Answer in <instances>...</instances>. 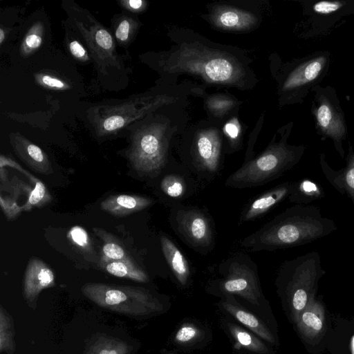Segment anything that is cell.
<instances>
[{
  "label": "cell",
  "instance_id": "7",
  "mask_svg": "<svg viewBox=\"0 0 354 354\" xmlns=\"http://www.w3.org/2000/svg\"><path fill=\"white\" fill-rule=\"evenodd\" d=\"M223 277L220 289L239 295L253 305L260 304L261 292L255 263L245 254H236L221 264Z\"/></svg>",
  "mask_w": 354,
  "mask_h": 354
},
{
  "label": "cell",
  "instance_id": "17",
  "mask_svg": "<svg viewBox=\"0 0 354 354\" xmlns=\"http://www.w3.org/2000/svg\"><path fill=\"white\" fill-rule=\"evenodd\" d=\"M153 203L151 198L129 194L112 195L101 202L100 209L115 216H125L143 210Z\"/></svg>",
  "mask_w": 354,
  "mask_h": 354
},
{
  "label": "cell",
  "instance_id": "8",
  "mask_svg": "<svg viewBox=\"0 0 354 354\" xmlns=\"http://www.w3.org/2000/svg\"><path fill=\"white\" fill-rule=\"evenodd\" d=\"M170 223L174 231L189 247L207 252L213 245V228L207 214L201 209L177 206L171 209Z\"/></svg>",
  "mask_w": 354,
  "mask_h": 354
},
{
  "label": "cell",
  "instance_id": "27",
  "mask_svg": "<svg viewBox=\"0 0 354 354\" xmlns=\"http://www.w3.org/2000/svg\"><path fill=\"white\" fill-rule=\"evenodd\" d=\"M0 350L8 353L14 351L12 322L2 307L0 311Z\"/></svg>",
  "mask_w": 354,
  "mask_h": 354
},
{
  "label": "cell",
  "instance_id": "40",
  "mask_svg": "<svg viewBox=\"0 0 354 354\" xmlns=\"http://www.w3.org/2000/svg\"><path fill=\"white\" fill-rule=\"evenodd\" d=\"M123 4L131 10L140 11L144 8L145 2L142 0H128L123 1Z\"/></svg>",
  "mask_w": 354,
  "mask_h": 354
},
{
  "label": "cell",
  "instance_id": "1",
  "mask_svg": "<svg viewBox=\"0 0 354 354\" xmlns=\"http://www.w3.org/2000/svg\"><path fill=\"white\" fill-rule=\"evenodd\" d=\"M337 227L313 205H295L245 237L241 246L251 252L272 251L313 242L328 236Z\"/></svg>",
  "mask_w": 354,
  "mask_h": 354
},
{
  "label": "cell",
  "instance_id": "36",
  "mask_svg": "<svg viewBox=\"0 0 354 354\" xmlns=\"http://www.w3.org/2000/svg\"><path fill=\"white\" fill-rule=\"evenodd\" d=\"M38 30L32 29L25 37L24 46L27 50H35L41 46L42 37Z\"/></svg>",
  "mask_w": 354,
  "mask_h": 354
},
{
  "label": "cell",
  "instance_id": "30",
  "mask_svg": "<svg viewBox=\"0 0 354 354\" xmlns=\"http://www.w3.org/2000/svg\"><path fill=\"white\" fill-rule=\"evenodd\" d=\"M201 335L202 332L198 327L191 324H186L176 332L175 341L180 344H186L199 338Z\"/></svg>",
  "mask_w": 354,
  "mask_h": 354
},
{
  "label": "cell",
  "instance_id": "3",
  "mask_svg": "<svg viewBox=\"0 0 354 354\" xmlns=\"http://www.w3.org/2000/svg\"><path fill=\"white\" fill-rule=\"evenodd\" d=\"M81 290L100 307L127 315L145 316L162 310L158 299L140 287L86 283Z\"/></svg>",
  "mask_w": 354,
  "mask_h": 354
},
{
  "label": "cell",
  "instance_id": "4",
  "mask_svg": "<svg viewBox=\"0 0 354 354\" xmlns=\"http://www.w3.org/2000/svg\"><path fill=\"white\" fill-rule=\"evenodd\" d=\"M324 273L320 255L315 251L281 265L279 276L284 283L293 321L315 297L318 281Z\"/></svg>",
  "mask_w": 354,
  "mask_h": 354
},
{
  "label": "cell",
  "instance_id": "28",
  "mask_svg": "<svg viewBox=\"0 0 354 354\" xmlns=\"http://www.w3.org/2000/svg\"><path fill=\"white\" fill-rule=\"evenodd\" d=\"M160 187L166 195L171 198H180L185 192V181L174 174L165 176L161 181Z\"/></svg>",
  "mask_w": 354,
  "mask_h": 354
},
{
  "label": "cell",
  "instance_id": "18",
  "mask_svg": "<svg viewBox=\"0 0 354 354\" xmlns=\"http://www.w3.org/2000/svg\"><path fill=\"white\" fill-rule=\"evenodd\" d=\"M212 19L217 27L232 30H245L257 23V19L252 13L223 6L218 7L214 11Z\"/></svg>",
  "mask_w": 354,
  "mask_h": 354
},
{
  "label": "cell",
  "instance_id": "19",
  "mask_svg": "<svg viewBox=\"0 0 354 354\" xmlns=\"http://www.w3.org/2000/svg\"><path fill=\"white\" fill-rule=\"evenodd\" d=\"M221 306L239 322L258 335V336L271 344L275 343L273 335L264 323L255 315L240 306L233 299L232 297H227L225 300L222 301Z\"/></svg>",
  "mask_w": 354,
  "mask_h": 354
},
{
  "label": "cell",
  "instance_id": "38",
  "mask_svg": "<svg viewBox=\"0 0 354 354\" xmlns=\"http://www.w3.org/2000/svg\"><path fill=\"white\" fill-rule=\"evenodd\" d=\"M40 81L44 85L49 88L62 89L67 86L64 82L50 75H41Z\"/></svg>",
  "mask_w": 354,
  "mask_h": 354
},
{
  "label": "cell",
  "instance_id": "6",
  "mask_svg": "<svg viewBox=\"0 0 354 354\" xmlns=\"http://www.w3.org/2000/svg\"><path fill=\"white\" fill-rule=\"evenodd\" d=\"M166 129L162 123H151L137 130L133 135L128 158L138 173L153 176L165 166L167 148Z\"/></svg>",
  "mask_w": 354,
  "mask_h": 354
},
{
  "label": "cell",
  "instance_id": "33",
  "mask_svg": "<svg viewBox=\"0 0 354 354\" xmlns=\"http://www.w3.org/2000/svg\"><path fill=\"white\" fill-rule=\"evenodd\" d=\"M94 41L102 50L110 51L113 48V40L110 33L104 28H98L94 35Z\"/></svg>",
  "mask_w": 354,
  "mask_h": 354
},
{
  "label": "cell",
  "instance_id": "2",
  "mask_svg": "<svg viewBox=\"0 0 354 354\" xmlns=\"http://www.w3.org/2000/svg\"><path fill=\"white\" fill-rule=\"evenodd\" d=\"M304 149L284 142L270 145L261 155L250 159L230 174L225 185L243 189L265 185L282 176L300 160Z\"/></svg>",
  "mask_w": 354,
  "mask_h": 354
},
{
  "label": "cell",
  "instance_id": "16",
  "mask_svg": "<svg viewBox=\"0 0 354 354\" xmlns=\"http://www.w3.org/2000/svg\"><path fill=\"white\" fill-rule=\"evenodd\" d=\"M292 188V183L286 182L259 196L244 209L241 222L250 221L262 216L288 196Z\"/></svg>",
  "mask_w": 354,
  "mask_h": 354
},
{
  "label": "cell",
  "instance_id": "11",
  "mask_svg": "<svg viewBox=\"0 0 354 354\" xmlns=\"http://www.w3.org/2000/svg\"><path fill=\"white\" fill-rule=\"evenodd\" d=\"M55 286V275L43 261L31 258L27 265L24 281L25 299L32 302L41 290Z\"/></svg>",
  "mask_w": 354,
  "mask_h": 354
},
{
  "label": "cell",
  "instance_id": "10",
  "mask_svg": "<svg viewBox=\"0 0 354 354\" xmlns=\"http://www.w3.org/2000/svg\"><path fill=\"white\" fill-rule=\"evenodd\" d=\"M314 113L322 133L334 140L337 151L344 157L342 141L346 136V127L342 112L328 99L322 97Z\"/></svg>",
  "mask_w": 354,
  "mask_h": 354
},
{
  "label": "cell",
  "instance_id": "24",
  "mask_svg": "<svg viewBox=\"0 0 354 354\" xmlns=\"http://www.w3.org/2000/svg\"><path fill=\"white\" fill-rule=\"evenodd\" d=\"M131 350V347L120 339L100 335L91 342L84 354H129Z\"/></svg>",
  "mask_w": 354,
  "mask_h": 354
},
{
  "label": "cell",
  "instance_id": "14",
  "mask_svg": "<svg viewBox=\"0 0 354 354\" xmlns=\"http://www.w3.org/2000/svg\"><path fill=\"white\" fill-rule=\"evenodd\" d=\"M300 333L308 340L320 337L325 328V310L323 304L313 297L294 319Z\"/></svg>",
  "mask_w": 354,
  "mask_h": 354
},
{
  "label": "cell",
  "instance_id": "21",
  "mask_svg": "<svg viewBox=\"0 0 354 354\" xmlns=\"http://www.w3.org/2000/svg\"><path fill=\"white\" fill-rule=\"evenodd\" d=\"M325 64L326 58L323 56L302 64L289 75L283 84V90L295 89L313 82L319 77Z\"/></svg>",
  "mask_w": 354,
  "mask_h": 354
},
{
  "label": "cell",
  "instance_id": "15",
  "mask_svg": "<svg viewBox=\"0 0 354 354\" xmlns=\"http://www.w3.org/2000/svg\"><path fill=\"white\" fill-rule=\"evenodd\" d=\"M11 138L16 154L29 167L41 174L53 173L50 160L40 147L17 134H12Z\"/></svg>",
  "mask_w": 354,
  "mask_h": 354
},
{
  "label": "cell",
  "instance_id": "9",
  "mask_svg": "<svg viewBox=\"0 0 354 354\" xmlns=\"http://www.w3.org/2000/svg\"><path fill=\"white\" fill-rule=\"evenodd\" d=\"M164 97L153 100H135L120 106H107L102 111L101 118L97 122L100 135L113 133L145 115L165 101Z\"/></svg>",
  "mask_w": 354,
  "mask_h": 354
},
{
  "label": "cell",
  "instance_id": "32",
  "mask_svg": "<svg viewBox=\"0 0 354 354\" xmlns=\"http://www.w3.org/2000/svg\"><path fill=\"white\" fill-rule=\"evenodd\" d=\"M234 104V102L232 99L223 96L212 97L207 102L209 109L216 115L224 114Z\"/></svg>",
  "mask_w": 354,
  "mask_h": 354
},
{
  "label": "cell",
  "instance_id": "22",
  "mask_svg": "<svg viewBox=\"0 0 354 354\" xmlns=\"http://www.w3.org/2000/svg\"><path fill=\"white\" fill-rule=\"evenodd\" d=\"M93 230L103 242L100 265L113 261H133L127 254L122 243L113 234L100 227H94Z\"/></svg>",
  "mask_w": 354,
  "mask_h": 354
},
{
  "label": "cell",
  "instance_id": "31",
  "mask_svg": "<svg viewBox=\"0 0 354 354\" xmlns=\"http://www.w3.org/2000/svg\"><path fill=\"white\" fill-rule=\"evenodd\" d=\"M68 238L73 245L81 250L88 251L90 250L89 236L84 228L78 225L73 226L68 233Z\"/></svg>",
  "mask_w": 354,
  "mask_h": 354
},
{
  "label": "cell",
  "instance_id": "13",
  "mask_svg": "<svg viewBox=\"0 0 354 354\" xmlns=\"http://www.w3.org/2000/svg\"><path fill=\"white\" fill-rule=\"evenodd\" d=\"M322 171L330 184L339 193L347 194L354 205V151L350 146L346 157V166L339 169H332L325 159L320 156Z\"/></svg>",
  "mask_w": 354,
  "mask_h": 354
},
{
  "label": "cell",
  "instance_id": "37",
  "mask_svg": "<svg viewBox=\"0 0 354 354\" xmlns=\"http://www.w3.org/2000/svg\"><path fill=\"white\" fill-rule=\"evenodd\" d=\"M225 133L230 140L235 141L240 136L241 127L236 118H232L228 121L223 127Z\"/></svg>",
  "mask_w": 354,
  "mask_h": 354
},
{
  "label": "cell",
  "instance_id": "25",
  "mask_svg": "<svg viewBox=\"0 0 354 354\" xmlns=\"http://www.w3.org/2000/svg\"><path fill=\"white\" fill-rule=\"evenodd\" d=\"M109 274L121 278L145 283L148 281L147 273L138 267L133 261H113L100 265Z\"/></svg>",
  "mask_w": 354,
  "mask_h": 354
},
{
  "label": "cell",
  "instance_id": "26",
  "mask_svg": "<svg viewBox=\"0 0 354 354\" xmlns=\"http://www.w3.org/2000/svg\"><path fill=\"white\" fill-rule=\"evenodd\" d=\"M227 327L232 337L241 347L259 354L269 353L266 345L253 334L234 324H228Z\"/></svg>",
  "mask_w": 354,
  "mask_h": 354
},
{
  "label": "cell",
  "instance_id": "12",
  "mask_svg": "<svg viewBox=\"0 0 354 354\" xmlns=\"http://www.w3.org/2000/svg\"><path fill=\"white\" fill-rule=\"evenodd\" d=\"M196 153L203 169L210 173L217 171L221 156V138L216 130L205 129L198 134Z\"/></svg>",
  "mask_w": 354,
  "mask_h": 354
},
{
  "label": "cell",
  "instance_id": "29",
  "mask_svg": "<svg viewBox=\"0 0 354 354\" xmlns=\"http://www.w3.org/2000/svg\"><path fill=\"white\" fill-rule=\"evenodd\" d=\"M51 199L50 195L48 192L45 185L39 180L35 181L34 189L31 192L28 201L24 205L23 209L26 211L32 207H40L48 203Z\"/></svg>",
  "mask_w": 354,
  "mask_h": 354
},
{
  "label": "cell",
  "instance_id": "20",
  "mask_svg": "<svg viewBox=\"0 0 354 354\" xmlns=\"http://www.w3.org/2000/svg\"><path fill=\"white\" fill-rule=\"evenodd\" d=\"M160 243L169 268L178 282L185 286L190 277V269L185 257L167 236H160Z\"/></svg>",
  "mask_w": 354,
  "mask_h": 354
},
{
  "label": "cell",
  "instance_id": "34",
  "mask_svg": "<svg viewBox=\"0 0 354 354\" xmlns=\"http://www.w3.org/2000/svg\"><path fill=\"white\" fill-rule=\"evenodd\" d=\"M133 22L131 19L124 18L118 24L115 33L120 42H125L129 39L133 28Z\"/></svg>",
  "mask_w": 354,
  "mask_h": 354
},
{
  "label": "cell",
  "instance_id": "39",
  "mask_svg": "<svg viewBox=\"0 0 354 354\" xmlns=\"http://www.w3.org/2000/svg\"><path fill=\"white\" fill-rule=\"evenodd\" d=\"M69 49L71 54L77 59L85 60L88 58L86 50L78 41H72Z\"/></svg>",
  "mask_w": 354,
  "mask_h": 354
},
{
  "label": "cell",
  "instance_id": "35",
  "mask_svg": "<svg viewBox=\"0 0 354 354\" xmlns=\"http://www.w3.org/2000/svg\"><path fill=\"white\" fill-rule=\"evenodd\" d=\"M344 4L342 1H322L315 3L313 8L317 13L326 15L338 10Z\"/></svg>",
  "mask_w": 354,
  "mask_h": 354
},
{
  "label": "cell",
  "instance_id": "5",
  "mask_svg": "<svg viewBox=\"0 0 354 354\" xmlns=\"http://www.w3.org/2000/svg\"><path fill=\"white\" fill-rule=\"evenodd\" d=\"M172 68L201 75L208 82L219 84L239 83L241 67L230 57L219 53L185 48L178 53Z\"/></svg>",
  "mask_w": 354,
  "mask_h": 354
},
{
  "label": "cell",
  "instance_id": "41",
  "mask_svg": "<svg viewBox=\"0 0 354 354\" xmlns=\"http://www.w3.org/2000/svg\"><path fill=\"white\" fill-rule=\"evenodd\" d=\"M4 39H5V32L2 28H1L0 29V44H2Z\"/></svg>",
  "mask_w": 354,
  "mask_h": 354
},
{
  "label": "cell",
  "instance_id": "23",
  "mask_svg": "<svg viewBox=\"0 0 354 354\" xmlns=\"http://www.w3.org/2000/svg\"><path fill=\"white\" fill-rule=\"evenodd\" d=\"M324 196L322 187L308 178H303L292 183V188L288 196L289 201L297 205H306Z\"/></svg>",
  "mask_w": 354,
  "mask_h": 354
}]
</instances>
